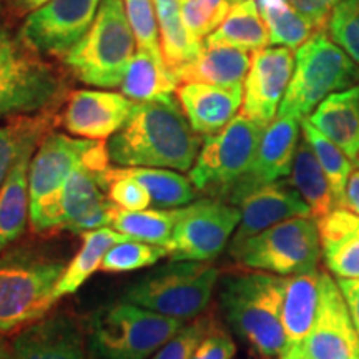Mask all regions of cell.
Listing matches in <instances>:
<instances>
[{"label": "cell", "mask_w": 359, "mask_h": 359, "mask_svg": "<svg viewBox=\"0 0 359 359\" xmlns=\"http://www.w3.org/2000/svg\"><path fill=\"white\" fill-rule=\"evenodd\" d=\"M107 150L118 167L190 172L201 150V138L172 95L135 103L127 123L110 137Z\"/></svg>", "instance_id": "6da1fadb"}, {"label": "cell", "mask_w": 359, "mask_h": 359, "mask_svg": "<svg viewBox=\"0 0 359 359\" xmlns=\"http://www.w3.org/2000/svg\"><path fill=\"white\" fill-rule=\"evenodd\" d=\"M79 168L92 172L109 170L110 156L105 143L72 138L64 133H48L40 142L29 170V218L34 231L60 230L62 191Z\"/></svg>", "instance_id": "7a4b0ae2"}, {"label": "cell", "mask_w": 359, "mask_h": 359, "mask_svg": "<svg viewBox=\"0 0 359 359\" xmlns=\"http://www.w3.org/2000/svg\"><path fill=\"white\" fill-rule=\"evenodd\" d=\"M283 290L285 278L253 271L226 276L219 291V303L233 331L266 358H280L286 348Z\"/></svg>", "instance_id": "3957f363"}, {"label": "cell", "mask_w": 359, "mask_h": 359, "mask_svg": "<svg viewBox=\"0 0 359 359\" xmlns=\"http://www.w3.org/2000/svg\"><path fill=\"white\" fill-rule=\"evenodd\" d=\"M67 266L43 251L17 248L0 253V333L43 320L57 303L53 291Z\"/></svg>", "instance_id": "277c9868"}, {"label": "cell", "mask_w": 359, "mask_h": 359, "mask_svg": "<svg viewBox=\"0 0 359 359\" xmlns=\"http://www.w3.org/2000/svg\"><path fill=\"white\" fill-rule=\"evenodd\" d=\"M67 85L62 74L0 27V118L43 114L60 105Z\"/></svg>", "instance_id": "5b68a950"}, {"label": "cell", "mask_w": 359, "mask_h": 359, "mask_svg": "<svg viewBox=\"0 0 359 359\" xmlns=\"http://www.w3.org/2000/svg\"><path fill=\"white\" fill-rule=\"evenodd\" d=\"M135 45L123 0H102L87 35L62 60L80 82L111 88L122 83Z\"/></svg>", "instance_id": "8992f818"}, {"label": "cell", "mask_w": 359, "mask_h": 359, "mask_svg": "<svg viewBox=\"0 0 359 359\" xmlns=\"http://www.w3.org/2000/svg\"><path fill=\"white\" fill-rule=\"evenodd\" d=\"M183 326L185 321L161 316L127 302L100 308L90 321V356L150 359Z\"/></svg>", "instance_id": "52a82bcc"}, {"label": "cell", "mask_w": 359, "mask_h": 359, "mask_svg": "<svg viewBox=\"0 0 359 359\" xmlns=\"http://www.w3.org/2000/svg\"><path fill=\"white\" fill-rule=\"evenodd\" d=\"M359 65L325 32L313 35L296 50L294 72L278 115L304 120L316 105L336 93L359 85Z\"/></svg>", "instance_id": "ba28073f"}, {"label": "cell", "mask_w": 359, "mask_h": 359, "mask_svg": "<svg viewBox=\"0 0 359 359\" xmlns=\"http://www.w3.org/2000/svg\"><path fill=\"white\" fill-rule=\"evenodd\" d=\"M218 269L200 262H173L148 273L123 293V302L173 320L188 321L208 306Z\"/></svg>", "instance_id": "9c48e42d"}, {"label": "cell", "mask_w": 359, "mask_h": 359, "mask_svg": "<svg viewBox=\"0 0 359 359\" xmlns=\"http://www.w3.org/2000/svg\"><path fill=\"white\" fill-rule=\"evenodd\" d=\"M321 253L318 222L311 217L278 223L243 243L230 246V255L240 264L278 276L313 271Z\"/></svg>", "instance_id": "30bf717a"}, {"label": "cell", "mask_w": 359, "mask_h": 359, "mask_svg": "<svg viewBox=\"0 0 359 359\" xmlns=\"http://www.w3.org/2000/svg\"><path fill=\"white\" fill-rule=\"evenodd\" d=\"M264 128L240 114L222 132L206 137L190 170L193 187L226 200L233 187L248 173Z\"/></svg>", "instance_id": "8fae6325"}, {"label": "cell", "mask_w": 359, "mask_h": 359, "mask_svg": "<svg viewBox=\"0 0 359 359\" xmlns=\"http://www.w3.org/2000/svg\"><path fill=\"white\" fill-rule=\"evenodd\" d=\"M240 208L222 200H198L180 208L172 241L173 262H212L224 250L240 224Z\"/></svg>", "instance_id": "7c38bea8"}, {"label": "cell", "mask_w": 359, "mask_h": 359, "mask_svg": "<svg viewBox=\"0 0 359 359\" xmlns=\"http://www.w3.org/2000/svg\"><path fill=\"white\" fill-rule=\"evenodd\" d=\"M102 0H50L25 17L19 39L40 57L64 58L95 20Z\"/></svg>", "instance_id": "4fadbf2b"}, {"label": "cell", "mask_w": 359, "mask_h": 359, "mask_svg": "<svg viewBox=\"0 0 359 359\" xmlns=\"http://www.w3.org/2000/svg\"><path fill=\"white\" fill-rule=\"evenodd\" d=\"M293 72L291 48L266 47L255 52L245 79L241 115L268 127L275 120Z\"/></svg>", "instance_id": "5bb4252c"}, {"label": "cell", "mask_w": 359, "mask_h": 359, "mask_svg": "<svg viewBox=\"0 0 359 359\" xmlns=\"http://www.w3.org/2000/svg\"><path fill=\"white\" fill-rule=\"evenodd\" d=\"M359 343L348 303L338 281L321 273V296L316 318L306 339L296 351L304 359H343Z\"/></svg>", "instance_id": "9a60e30c"}, {"label": "cell", "mask_w": 359, "mask_h": 359, "mask_svg": "<svg viewBox=\"0 0 359 359\" xmlns=\"http://www.w3.org/2000/svg\"><path fill=\"white\" fill-rule=\"evenodd\" d=\"M302 122L296 116L278 115L264 128L253 163L248 173L228 193V203L236 206L250 191L288 177L299 143Z\"/></svg>", "instance_id": "2e32d148"}, {"label": "cell", "mask_w": 359, "mask_h": 359, "mask_svg": "<svg viewBox=\"0 0 359 359\" xmlns=\"http://www.w3.org/2000/svg\"><path fill=\"white\" fill-rule=\"evenodd\" d=\"M135 103L123 93L77 90L67 98L62 123L75 137L105 140L127 123Z\"/></svg>", "instance_id": "e0dca14e"}, {"label": "cell", "mask_w": 359, "mask_h": 359, "mask_svg": "<svg viewBox=\"0 0 359 359\" xmlns=\"http://www.w3.org/2000/svg\"><path fill=\"white\" fill-rule=\"evenodd\" d=\"M236 206L241 212V219L230 246L243 243L248 238L278 223L311 217V210L304 203L302 195L285 182L268 183L250 191Z\"/></svg>", "instance_id": "ac0fdd59"}, {"label": "cell", "mask_w": 359, "mask_h": 359, "mask_svg": "<svg viewBox=\"0 0 359 359\" xmlns=\"http://www.w3.org/2000/svg\"><path fill=\"white\" fill-rule=\"evenodd\" d=\"M103 172L79 168L62 191V228L74 233H87L111 226L116 206L109 200Z\"/></svg>", "instance_id": "d6986e66"}, {"label": "cell", "mask_w": 359, "mask_h": 359, "mask_svg": "<svg viewBox=\"0 0 359 359\" xmlns=\"http://www.w3.org/2000/svg\"><path fill=\"white\" fill-rule=\"evenodd\" d=\"M12 359H87L83 334L65 314L43 318L17 336Z\"/></svg>", "instance_id": "ffe728a7"}, {"label": "cell", "mask_w": 359, "mask_h": 359, "mask_svg": "<svg viewBox=\"0 0 359 359\" xmlns=\"http://www.w3.org/2000/svg\"><path fill=\"white\" fill-rule=\"evenodd\" d=\"M183 114L198 135L212 137L222 132L236 116L243 103L241 85L183 83L177 88Z\"/></svg>", "instance_id": "44dd1931"}, {"label": "cell", "mask_w": 359, "mask_h": 359, "mask_svg": "<svg viewBox=\"0 0 359 359\" xmlns=\"http://www.w3.org/2000/svg\"><path fill=\"white\" fill-rule=\"evenodd\" d=\"M306 120L359 163V85L331 93Z\"/></svg>", "instance_id": "7402d4cb"}, {"label": "cell", "mask_w": 359, "mask_h": 359, "mask_svg": "<svg viewBox=\"0 0 359 359\" xmlns=\"http://www.w3.org/2000/svg\"><path fill=\"white\" fill-rule=\"evenodd\" d=\"M321 296V271L313 269L299 275L285 276L281 323L286 348H298L306 339L316 318Z\"/></svg>", "instance_id": "603a6c76"}, {"label": "cell", "mask_w": 359, "mask_h": 359, "mask_svg": "<svg viewBox=\"0 0 359 359\" xmlns=\"http://www.w3.org/2000/svg\"><path fill=\"white\" fill-rule=\"evenodd\" d=\"M325 263L336 278H359V217L336 208L318 219Z\"/></svg>", "instance_id": "cb8c5ba5"}, {"label": "cell", "mask_w": 359, "mask_h": 359, "mask_svg": "<svg viewBox=\"0 0 359 359\" xmlns=\"http://www.w3.org/2000/svg\"><path fill=\"white\" fill-rule=\"evenodd\" d=\"M37 143H27L0 187V253L25 231L30 213L29 170Z\"/></svg>", "instance_id": "d4e9b609"}, {"label": "cell", "mask_w": 359, "mask_h": 359, "mask_svg": "<svg viewBox=\"0 0 359 359\" xmlns=\"http://www.w3.org/2000/svg\"><path fill=\"white\" fill-rule=\"evenodd\" d=\"M251 58L245 50L233 47H206L195 60L172 72L177 83L241 85L246 79Z\"/></svg>", "instance_id": "484cf974"}, {"label": "cell", "mask_w": 359, "mask_h": 359, "mask_svg": "<svg viewBox=\"0 0 359 359\" xmlns=\"http://www.w3.org/2000/svg\"><path fill=\"white\" fill-rule=\"evenodd\" d=\"M107 190L109 180L111 178H133L140 182L150 191L151 205L160 210L182 208L193 203L196 195V188L193 187L190 178H185L177 172H170L167 168H145V167H120L109 168L102 173Z\"/></svg>", "instance_id": "4316f807"}, {"label": "cell", "mask_w": 359, "mask_h": 359, "mask_svg": "<svg viewBox=\"0 0 359 359\" xmlns=\"http://www.w3.org/2000/svg\"><path fill=\"white\" fill-rule=\"evenodd\" d=\"M158 17L160 48L170 72L190 64L203 52V40L196 39L182 15V0H154Z\"/></svg>", "instance_id": "83f0119b"}, {"label": "cell", "mask_w": 359, "mask_h": 359, "mask_svg": "<svg viewBox=\"0 0 359 359\" xmlns=\"http://www.w3.org/2000/svg\"><path fill=\"white\" fill-rule=\"evenodd\" d=\"M290 185L302 195L316 222L338 208L330 180L306 140L299 142L296 148L290 172Z\"/></svg>", "instance_id": "f1b7e54d"}, {"label": "cell", "mask_w": 359, "mask_h": 359, "mask_svg": "<svg viewBox=\"0 0 359 359\" xmlns=\"http://www.w3.org/2000/svg\"><path fill=\"white\" fill-rule=\"evenodd\" d=\"M127 238L128 236L107 226L83 233L82 246H80L79 253L72 258L70 263H67L64 273L57 283L55 291H53L57 302L62 296L77 293L83 283L100 269L107 251L120 241L127 240Z\"/></svg>", "instance_id": "f546056e"}, {"label": "cell", "mask_w": 359, "mask_h": 359, "mask_svg": "<svg viewBox=\"0 0 359 359\" xmlns=\"http://www.w3.org/2000/svg\"><path fill=\"white\" fill-rule=\"evenodd\" d=\"M268 43V27L255 0H243L233 7L222 25L205 40L206 47H233L245 52L262 50Z\"/></svg>", "instance_id": "4dcf8cb0"}, {"label": "cell", "mask_w": 359, "mask_h": 359, "mask_svg": "<svg viewBox=\"0 0 359 359\" xmlns=\"http://www.w3.org/2000/svg\"><path fill=\"white\" fill-rule=\"evenodd\" d=\"M120 87L125 97L142 103L172 97L178 83L165 64L156 62L147 52L138 50L128 64Z\"/></svg>", "instance_id": "1f68e13d"}, {"label": "cell", "mask_w": 359, "mask_h": 359, "mask_svg": "<svg viewBox=\"0 0 359 359\" xmlns=\"http://www.w3.org/2000/svg\"><path fill=\"white\" fill-rule=\"evenodd\" d=\"M269 32V43L276 47L299 48L313 35L316 25L291 6L290 0H255Z\"/></svg>", "instance_id": "d6a6232c"}, {"label": "cell", "mask_w": 359, "mask_h": 359, "mask_svg": "<svg viewBox=\"0 0 359 359\" xmlns=\"http://www.w3.org/2000/svg\"><path fill=\"white\" fill-rule=\"evenodd\" d=\"M178 217L180 208L127 212V210H120L116 206L111 226L132 240L167 248L172 241Z\"/></svg>", "instance_id": "836d02e7"}, {"label": "cell", "mask_w": 359, "mask_h": 359, "mask_svg": "<svg viewBox=\"0 0 359 359\" xmlns=\"http://www.w3.org/2000/svg\"><path fill=\"white\" fill-rule=\"evenodd\" d=\"M52 122L53 115L43 111L37 116H13L7 125L0 127V187L27 143L43 140Z\"/></svg>", "instance_id": "e575fe53"}, {"label": "cell", "mask_w": 359, "mask_h": 359, "mask_svg": "<svg viewBox=\"0 0 359 359\" xmlns=\"http://www.w3.org/2000/svg\"><path fill=\"white\" fill-rule=\"evenodd\" d=\"M302 127L304 140L311 145L321 168L325 170L326 177L331 183V190H333L336 203H338V208H341L343 206L344 191H346L349 175L354 170L353 161L348 158L346 154L338 145H334L330 138H326L320 130L314 128L306 118L302 122Z\"/></svg>", "instance_id": "d590c367"}, {"label": "cell", "mask_w": 359, "mask_h": 359, "mask_svg": "<svg viewBox=\"0 0 359 359\" xmlns=\"http://www.w3.org/2000/svg\"><path fill=\"white\" fill-rule=\"evenodd\" d=\"M165 257H168V251L163 246L127 238L107 251L100 269L105 273L135 271L145 266H154Z\"/></svg>", "instance_id": "8d00e7d4"}, {"label": "cell", "mask_w": 359, "mask_h": 359, "mask_svg": "<svg viewBox=\"0 0 359 359\" xmlns=\"http://www.w3.org/2000/svg\"><path fill=\"white\" fill-rule=\"evenodd\" d=\"M243 0H182V15L196 39L212 35L226 19L231 8Z\"/></svg>", "instance_id": "74e56055"}, {"label": "cell", "mask_w": 359, "mask_h": 359, "mask_svg": "<svg viewBox=\"0 0 359 359\" xmlns=\"http://www.w3.org/2000/svg\"><path fill=\"white\" fill-rule=\"evenodd\" d=\"M130 27H132L138 50L147 52L156 62L165 64L161 57L158 25L155 20L154 0H123Z\"/></svg>", "instance_id": "f35d334b"}, {"label": "cell", "mask_w": 359, "mask_h": 359, "mask_svg": "<svg viewBox=\"0 0 359 359\" xmlns=\"http://www.w3.org/2000/svg\"><path fill=\"white\" fill-rule=\"evenodd\" d=\"M331 40L359 65V0H343L327 20Z\"/></svg>", "instance_id": "ab89813d"}, {"label": "cell", "mask_w": 359, "mask_h": 359, "mask_svg": "<svg viewBox=\"0 0 359 359\" xmlns=\"http://www.w3.org/2000/svg\"><path fill=\"white\" fill-rule=\"evenodd\" d=\"M210 326L212 325L206 320H196L185 325L150 359H191L200 341L208 333Z\"/></svg>", "instance_id": "60d3db41"}, {"label": "cell", "mask_w": 359, "mask_h": 359, "mask_svg": "<svg viewBox=\"0 0 359 359\" xmlns=\"http://www.w3.org/2000/svg\"><path fill=\"white\" fill-rule=\"evenodd\" d=\"M109 200L120 210L127 212H142L151 205L150 191L133 178H111L109 180Z\"/></svg>", "instance_id": "b9f144b4"}, {"label": "cell", "mask_w": 359, "mask_h": 359, "mask_svg": "<svg viewBox=\"0 0 359 359\" xmlns=\"http://www.w3.org/2000/svg\"><path fill=\"white\" fill-rule=\"evenodd\" d=\"M235 353L236 346L231 336L218 327L210 326L208 333L200 341L191 359H231Z\"/></svg>", "instance_id": "7bdbcfd3"}, {"label": "cell", "mask_w": 359, "mask_h": 359, "mask_svg": "<svg viewBox=\"0 0 359 359\" xmlns=\"http://www.w3.org/2000/svg\"><path fill=\"white\" fill-rule=\"evenodd\" d=\"M339 2H343V0H290L291 6L302 15L311 20L320 32L327 27L331 12Z\"/></svg>", "instance_id": "ee69618b"}, {"label": "cell", "mask_w": 359, "mask_h": 359, "mask_svg": "<svg viewBox=\"0 0 359 359\" xmlns=\"http://www.w3.org/2000/svg\"><path fill=\"white\" fill-rule=\"evenodd\" d=\"M336 281H338L341 293H343L344 299H346L354 330H356L358 338H359V278H356V280H344V278H338Z\"/></svg>", "instance_id": "f6af8a7d"}, {"label": "cell", "mask_w": 359, "mask_h": 359, "mask_svg": "<svg viewBox=\"0 0 359 359\" xmlns=\"http://www.w3.org/2000/svg\"><path fill=\"white\" fill-rule=\"evenodd\" d=\"M2 2L4 8H6L12 17H24L39 11L40 7H43L45 4H48L50 0H2Z\"/></svg>", "instance_id": "bcb514c9"}, {"label": "cell", "mask_w": 359, "mask_h": 359, "mask_svg": "<svg viewBox=\"0 0 359 359\" xmlns=\"http://www.w3.org/2000/svg\"><path fill=\"white\" fill-rule=\"evenodd\" d=\"M341 208L348 210L359 217V170H353L349 175L346 191H344V200Z\"/></svg>", "instance_id": "7dc6e473"}, {"label": "cell", "mask_w": 359, "mask_h": 359, "mask_svg": "<svg viewBox=\"0 0 359 359\" xmlns=\"http://www.w3.org/2000/svg\"><path fill=\"white\" fill-rule=\"evenodd\" d=\"M0 359H12V348H8L2 339H0Z\"/></svg>", "instance_id": "c3c4849f"}, {"label": "cell", "mask_w": 359, "mask_h": 359, "mask_svg": "<svg viewBox=\"0 0 359 359\" xmlns=\"http://www.w3.org/2000/svg\"><path fill=\"white\" fill-rule=\"evenodd\" d=\"M276 359H304V358L299 356V354L296 353V351H286V353H283L281 356L276 358Z\"/></svg>", "instance_id": "681fc988"}, {"label": "cell", "mask_w": 359, "mask_h": 359, "mask_svg": "<svg viewBox=\"0 0 359 359\" xmlns=\"http://www.w3.org/2000/svg\"><path fill=\"white\" fill-rule=\"evenodd\" d=\"M343 359H359V343L354 344V348L348 353V356L343 358Z\"/></svg>", "instance_id": "f907efd6"}, {"label": "cell", "mask_w": 359, "mask_h": 359, "mask_svg": "<svg viewBox=\"0 0 359 359\" xmlns=\"http://www.w3.org/2000/svg\"><path fill=\"white\" fill-rule=\"evenodd\" d=\"M2 11H4V2L0 0V13H2Z\"/></svg>", "instance_id": "816d5d0a"}]
</instances>
